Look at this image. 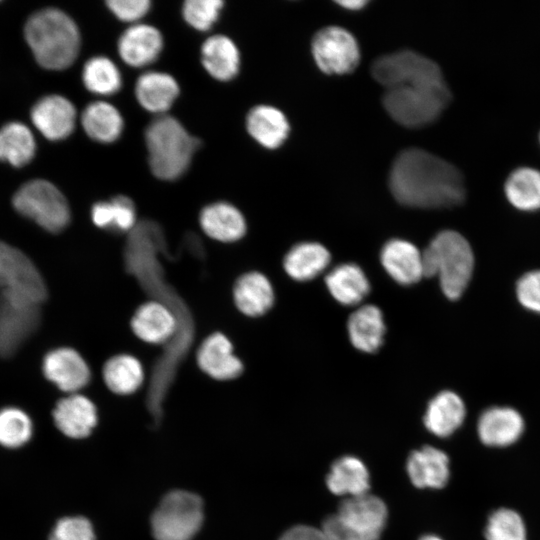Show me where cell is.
<instances>
[{
	"mask_svg": "<svg viewBox=\"0 0 540 540\" xmlns=\"http://www.w3.org/2000/svg\"><path fill=\"white\" fill-rule=\"evenodd\" d=\"M198 220L202 231L210 239L221 243L236 242L246 233L243 214L237 207L225 201L204 206Z\"/></svg>",
	"mask_w": 540,
	"mask_h": 540,
	"instance_id": "ffe728a7",
	"label": "cell"
},
{
	"mask_svg": "<svg viewBox=\"0 0 540 540\" xmlns=\"http://www.w3.org/2000/svg\"><path fill=\"white\" fill-rule=\"evenodd\" d=\"M311 47L317 66L325 73H349L359 63L358 43L344 28L328 26L319 30L312 39Z\"/></svg>",
	"mask_w": 540,
	"mask_h": 540,
	"instance_id": "8fae6325",
	"label": "cell"
},
{
	"mask_svg": "<svg viewBox=\"0 0 540 540\" xmlns=\"http://www.w3.org/2000/svg\"><path fill=\"white\" fill-rule=\"evenodd\" d=\"M484 536L486 540H527V529L517 511L502 507L489 515Z\"/></svg>",
	"mask_w": 540,
	"mask_h": 540,
	"instance_id": "8d00e7d4",
	"label": "cell"
},
{
	"mask_svg": "<svg viewBox=\"0 0 540 540\" xmlns=\"http://www.w3.org/2000/svg\"><path fill=\"white\" fill-rule=\"evenodd\" d=\"M232 295L237 309L248 317L265 314L274 303V291L270 281L256 271L241 275L233 286Z\"/></svg>",
	"mask_w": 540,
	"mask_h": 540,
	"instance_id": "cb8c5ba5",
	"label": "cell"
},
{
	"mask_svg": "<svg viewBox=\"0 0 540 540\" xmlns=\"http://www.w3.org/2000/svg\"><path fill=\"white\" fill-rule=\"evenodd\" d=\"M130 327L141 341L158 345L169 341L177 331V319L164 303L147 301L134 311Z\"/></svg>",
	"mask_w": 540,
	"mask_h": 540,
	"instance_id": "e0dca14e",
	"label": "cell"
},
{
	"mask_svg": "<svg viewBox=\"0 0 540 540\" xmlns=\"http://www.w3.org/2000/svg\"><path fill=\"white\" fill-rule=\"evenodd\" d=\"M371 73L386 89L445 80L436 62L410 50L379 57L374 61Z\"/></svg>",
	"mask_w": 540,
	"mask_h": 540,
	"instance_id": "30bf717a",
	"label": "cell"
},
{
	"mask_svg": "<svg viewBox=\"0 0 540 540\" xmlns=\"http://www.w3.org/2000/svg\"><path fill=\"white\" fill-rule=\"evenodd\" d=\"M516 296L525 309L540 314V269L528 271L518 279Z\"/></svg>",
	"mask_w": 540,
	"mask_h": 540,
	"instance_id": "60d3db41",
	"label": "cell"
},
{
	"mask_svg": "<svg viewBox=\"0 0 540 540\" xmlns=\"http://www.w3.org/2000/svg\"><path fill=\"white\" fill-rule=\"evenodd\" d=\"M92 223L99 229L113 231L115 222V208L110 200H101L94 203L91 207Z\"/></svg>",
	"mask_w": 540,
	"mask_h": 540,
	"instance_id": "7bdbcfd3",
	"label": "cell"
},
{
	"mask_svg": "<svg viewBox=\"0 0 540 540\" xmlns=\"http://www.w3.org/2000/svg\"><path fill=\"white\" fill-rule=\"evenodd\" d=\"M102 377L111 392L130 395L141 387L145 373L141 362L135 356L121 353L106 360L102 367Z\"/></svg>",
	"mask_w": 540,
	"mask_h": 540,
	"instance_id": "f546056e",
	"label": "cell"
},
{
	"mask_svg": "<svg viewBox=\"0 0 540 540\" xmlns=\"http://www.w3.org/2000/svg\"><path fill=\"white\" fill-rule=\"evenodd\" d=\"M389 187L401 204L415 208H449L466 197L461 172L448 161L419 148H409L395 158Z\"/></svg>",
	"mask_w": 540,
	"mask_h": 540,
	"instance_id": "6da1fadb",
	"label": "cell"
},
{
	"mask_svg": "<svg viewBox=\"0 0 540 540\" xmlns=\"http://www.w3.org/2000/svg\"><path fill=\"white\" fill-rule=\"evenodd\" d=\"M223 5L221 0H187L182 5V16L195 30L208 31L219 19Z\"/></svg>",
	"mask_w": 540,
	"mask_h": 540,
	"instance_id": "f35d334b",
	"label": "cell"
},
{
	"mask_svg": "<svg viewBox=\"0 0 540 540\" xmlns=\"http://www.w3.org/2000/svg\"><path fill=\"white\" fill-rule=\"evenodd\" d=\"M85 88L99 96H111L122 87V76L117 65L108 57L98 55L86 61L82 69Z\"/></svg>",
	"mask_w": 540,
	"mask_h": 540,
	"instance_id": "d590c367",
	"label": "cell"
},
{
	"mask_svg": "<svg viewBox=\"0 0 540 540\" xmlns=\"http://www.w3.org/2000/svg\"><path fill=\"white\" fill-rule=\"evenodd\" d=\"M1 294L17 306H38L46 298L44 281L32 261L19 249L0 242Z\"/></svg>",
	"mask_w": 540,
	"mask_h": 540,
	"instance_id": "ba28073f",
	"label": "cell"
},
{
	"mask_svg": "<svg viewBox=\"0 0 540 540\" xmlns=\"http://www.w3.org/2000/svg\"><path fill=\"white\" fill-rule=\"evenodd\" d=\"M134 92L142 108L161 116L173 106L179 96L180 87L176 79L168 73L147 71L137 78Z\"/></svg>",
	"mask_w": 540,
	"mask_h": 540,
	"instance_id": "44dd1931",
	"label": "cell"
},
{
	"mask_svg": "<svg viewBox=\"0 0 540 540\" xmlns=\"http://www.w3.org/2000/svg\"><path fill=\"white\" fill-rule=\"evenodd\" d=\"M76 109L71 101L61 95L41 98L31 110V120L38 131L48 140L59 141L73 132Z\"/></svg>",
	"mask_w": 540,
	"mask_h": 540,
	"instance_id": "9a60e30c",
	"label": "cell"
},
{
	"mask_svg": "<svg viewBox=\"0 0 540 540\" xmlns=\"http://www.w3.org/2000/svg\"><path fill=\"white\" fill-rule=\"evenodd\" d=\"M325 283L331 295L343 305L360 303L370 291L364 272L353 263L336 266L326 275Z\"/></svg>",
	"mask_w": 540,
	"mask_h": 540,
	"instance_id": "4dcf8cb0",
	"label": "cell"
},
{
	"mask_svg": "<svg viewBox=\"0 0 540 540\" xmlns=\"http://www.w3.org/2000/svg\"><path fill=\"white\" fill-rule=\"evenodd\" d=\"M49 540H95L90 521L82 516L64 517L57 521Z\"/></svg>",
	"mask_w": 540,
	"mask_h": 540,
	"instance_id": "ab89813d",
	"label": "cell"
},
{
	"mask_svg": "<svg viewBox=\"0 0 540 540\" xmlns=\"http://www.w3.org/2000/svg\"><path fill=\"white\" fill-rule=\"evenodd\" d=\"M4 305H5V299L2 296H0V315L3 311Z\"/></svg>",
	"mask_w": 540,
	"mask_h": 540,
	"instance_id": "7dc6e473",
	"label": "cell"
},
{
	"mask_svg": "<svg viewBox=\"0 0 540 540\" xmlns=\"http://www.w3.org/2000/svg\"><path fill=\"white\" fill-rule=\"evenodd\" d=\"M279 540H331L322 529L298 525L287 530Z\"/></svg>",
	"mask_w": 540,
	"mask_h": 540,
	"instance_id": "ee69618b",
	"label": "cell"
},
{
	"mask_svg": "<svg viewBox=\"0 0 540 540\" xmlns=\"http://www.w3.org/2000/svg\"><path fill=\"white\" fill-rule=\"evenodd\" d=\"M347 327L352 345L362 352L374 353L383 343L386 327L377 306L364 305L357 309L350 315Z\"/></svg>",
	"mask_w": 540,
	"mask_h": 540,
	"instance_id": "f1b7e54d",
	"label": "cell"
},
{
	"mask_svg": "<svg viewBox=\"0 0 540 540\" xmlns=\"http://www.w3.org/2000/svg\"><path fill=\"white\" fill-rule=\"evenodd\" d=\"M203 502L188 491L175 490L163 497L151 517L156 540H192L203 523Z\"/></svg>",
	"mask_w": 540,
	"mask_h": 540,
	"instance_id": "52a82bcc",
	"label": "cell"
},
{
	"mask_svg": "<svg viewBox=\"0 0 540 540\" xmlns=\"http://www.w3.org/2000/svg\"><path fill=\"white\" fill-rule=\"evenodd\" d=\"M0 294H1V283H0Z\"/></svg>",
	"mask_w": 540,
	"mask_h": 540,
	"instance_id": "c3c4849f",
	"label": "cell"
},
{
	"mask_svg": "<svg viewBox=\"0 0 540 540\" xmlns=\"http://www.w3.org/2000/svg\"><path fill=\"white\" fill-rule=\"evenodd\" d=\"M36 143L30 129L20 122H10L0 129V160L13 166L28 164L34 157Z\"/></svg>",
	"mask_w": 540,
	"mask_h": 540,
	"instance_id": "e575fe53",
	"label": "cell"
},
{
	"mask_svg": "<svg viewBox=\"0 0 540 540\" xmlns=\"http://www.w3.org/2000/svg\"><path fill=\"white\" fill-rule=\"evenodd\" d=\"M381 263L386 272L401 285H412L424 277L422 252L402 239H392L382 248Z\"/></svg>",
	"mask_w": 540,
	"mask_h": 540,
	"instance_id": "7402d4cb",
	"label": "cell"
},
{
	"mask_svg": "<svg viewBox=\"0 0 540 540\" xmlns=\"http://www.w3.org/2000/svg\"><path fill=\"white\" fill-rule=\"evenodd\" d=\"M33 426L28 414L17 407L0 410V445L6 448H19L32 436Z\"/></svg>",
	"mask_w": 540,
	"mask_h": 540,
	"instance_id": "74e56055",
	"label": "cell"
},
{
	"mask_svg": "<svg viewBox=\"0 0 540 540\" xmlns=\"http://www.w3.org/2000/svg\"><path fill=\"white\" fill-rule=\"evenodd\" d=\"M424 277L437 276L443 294L459 299L472 278L474 253L468 240L459 232L438 233L422 252Z\"/></svg>",
	"mask_w": 540,
	"mask_h": 540,
	"instance_id": "277c9868",
	"label": "cell"
},
{
	"mask_svg": "<svg viewBox=\"0 0 540 540\" xmlns=\"http://www.w3.org/2000/svg\"><path fill=\"white\" fill-rule=\"evenodd\" d=\"M406 467L411 482L418 488H443L450 477L448 456L432 446L413 451Z\"/></svg>",
	"mask_w": 540,
	"mask_h": 540,
	"instance_id": "603a6c76",
	"label": "cell"
},
{
	"mask_svg": "<svg viewBox=\"0 0 540 540\" xmlns=\"http://www.w3.org/2000/svg\"><path fill=\"white\" fill-rule=\"evenodd\" d=\"M196 362L205 375L217 381L236 379L244 369L243 363L234 354L232 342L221 332L204 338L197 349Z\"/></svg>",
	"mask_w": 540,
	"mask_h": 540,
	"instance_id": "4fadbf2b",
	"label": "cell"
},
{
	"mask_svg": "<svg viewBox=\"0 0 540 540\" xmlns=\"http://www.w3.org/2000/svg\"><path fill=\"white\" fill-rule=\"evenodd\" d=\"M509 203L522 211L540 209V171L521 167L515 169L504 184Z\"/></svg>",
	"mask_w": 540,
	"mask_h": 540,
	"instance_id": "836d02e7",
	"label": "cell"
},
{
	"mask_svg": "<svg viewBox=\"0 0 540 540\" xmlns=\"http://www.w3.org/2000/svg\"><path fill=\"white\" fill-rule=\"evenodd\" d=\"M387 515L380 498L367 493L351 496L323 521L322 530L331 540H378Z\"/></svg>",
	"mask_w": 540,
	"mask_h": 540,
	"instance_id": "8992f818",
	"label": "cell"
},
{
	"mask_svg": "<svg viewBox=\"0 0 540 540\" xmlns=\"http://www.w3.org/2000/svg\"><path fill=\"white\" fill-rule=\"evenodd\" d=\"M329 251L321 244L303 242L286 254L283 267L297 281H308L319 275L330 263Z\"/></svg>",
	"mask_w": 540,
	"mask_h": 540,
	"instance_id": "1f68e13d",
	"label": "cell"
},
{
	"mask_svg": "<svg viewBox=\"0 0 540 540\" xmlns=\"http://www.w3.org/2000/svg\"><path fill=\"white\" fill-rule=\"evenodd\" d=\"M419 540H443V539L436 535H424Z\"/></svg>",
	"mask_w": 540,
	"mask_h": 540,
	"instance_id": "bcb514c9",
	"label": "cell"
},
{
	"mask_svg": "<svg viewBox=\"0 0 540 540\" xmlns=\"http://www.w3.org/2000/svg\"><path fill=\"white\" fill-rule=\"evenodd\" d=\"M466 406L462 398L453 391H441L428 403L424 425L438 437L452 435L463 424Z\"/></svg>",
	"mask_w": 540,
	"mask_h": 540,
	"instance_id": "d4e9b609",
	"label": "cell"
},
{
	"mask_svg": "<svg viewBox=\"0 0 540 540\" xmlns=\"http://www.w3.org/2000/svg\"><path fill=\"white\" fill-rule=\"evenodd\" d=\"M144 138L150 170L163 181L181 178L201 145L198 138L170 115L153 119L145 129Z\"/></svg>",
	"mask_w": 540,
	"mask_h": 540,
	"instance_id": "3957f363",
	"label": "cell"
},
{
	"mask_svg": "<svg viewBox=\"0 0 540 540\" xmlns=\"http://www.w3.org/2000/svg\"><path fill=\"white\" fill-rule=\"evenodd\" d=\"M246 128L256 142L268 149L282 145L289 133L285 115L269 105L253 107L247 114Z\"/></svg>",
	"mask_w": 540,
	"mask_h": 540,
	"instance_id": "83f0119b",
	"label": "cell"
},
{
	"mask_svg": "<svg viewBox=\"0 0 540 540\" xmlns=\"http://www.w3.org/2000/svg\"><path fill=\"white\" fill-rule=\"evenodd\" d=\"M164 46L161 32L154 26L135 23L120 35L117 51L129 66L141 68L157 60Z\"/></svg>",
	"mask_w": 540,
	"mask_h": 540,
	"instance_id": "2e32d148",
	"label": "cell"
},
{
	"mask_svg": "<svg viewBox=\"0 0 540 540\" xmlns=\"http://www.w3.org/2000/svg\"><path fill=\"white\" fill-rule=\"evenodd\" d=\"M525 431L522 415L508 406L485 409L477 421V435L486 446L502 448L516 443Z\"/></svg>",
	"mask_w": 540,
	"mask_h": 540,
	"instance_id": "5bb4252c",
	"label": "cell"
},
{
	"mask_svg": "<svg viewBox=\"0 0 540 540\" xmlns=\"http://www.w3.org/2000/svg\"><path fill=\"white\" fill-rule=\"evenodd\" d=\"M200 59L206 72L218 81H230L239 72V50L228 36L208 37L201 46Z\"/></svg>",
	"mask_w": 540,
	"mask_h": 540,
	"instance_id": "484cf974",
	"label": "cell"
},
{
	"mask_svg": "<svg viewBox=\"0 0 540 540\" xmlns=\"http://www.w3.org/2000/svg\"><path fill=\"white\" fill-rule=\"evenodd\" d=\"M80 121L86 135L102 144L117 141L124 130V119L120 111L106 101L89 103L83 110Z\"/></svg>",
	"mask_w": 540,
	"mask_h": 540,
	"instance_id": "4316f807",
	"label": "cell"
},
{
	"mask_svg": "<svg viewBox=\"0 0 540 540\" xmlns=\"http://www.w3.org/2000/svg\"><path fill=\"white\" fill-rule=\"evenodd\" d=\"M326 484L336 495L351 497L366 494L369 490V473L358 458L344 456L332 464Z\"/></svg>",
	"mask_w": 540,
	"mask_h": 540,
	"instance_id": "d6a6232c",
	"label": "cell"
},
{
	"mask_svg": "<svg viewBox=\"0 0 540 540\" xmlns=\"http://www.w3.org/2000/svg\"><path fill=\"white\" fill-rule=\"evenodd\" d=\"M44 376L58 389L75 394L88 385L91 370L83 356L70 347L49 351L42 364Z\"/></svg>",
	"mask_w": 540,
	"mask_h": 540,
	"instance_id": "7c38bea8",
	"label": "cell"
},
{
	"mask_svg": "<svg viewBox=\"0 0 540 540\" xmlns=\"http://www.w3.org/2000/svg\"><path fill=\"white\" fill-rule=\"evenodd\" d=\"M451 101L445 80L386 89L383 105L397 123L417 128L435 121Z\"/></svg>",
	"mask_w": 540,
	"mask_h": 540,
	"instance_id": "5b68a950",
	"label": "cell"
},
{
	"mask_svg": "<svg viewBox=\"0 0 540 540\" xmlns=\"http://www.w3.org/2000/svg\"><path fill=\"white\" fill-rule=\"evenodd\" d=\"M39 322L38 306H17L5 300L0 315V357L13 356L35 332Z\"/></svg>",
	"mask_w": 540,
	"mask_h": 540,
	"instance_id": "ac0fdd59",
	"label": "cell"
},
{
	"mask_svg": "<svg viewBox=\"0 0 540 540\" xmlns=\"http://www.w3.org/2000/svg\"><path fill=\"white\" fill-rule=\"evenodd\" d=\"M337 3L343 8H346L349 10H358V9H361L363 6H365L367 4V1L346 0V1H338Z\"/></svg>",
	"mask_w": 540,
	"mask_h": 540,
	"instance_id": "f6af8a7d",
	"label": "cell"
},
{
	"mask_svg": "<svg viewBox=\"0 0 540 540\" xmlns=\"http://www.w3.org/2000/svg\"><path fill=\"white\" fill-rule=\"evenodd\" d=\"M24 35L35 59L46 69H66L79 54V29L73 19L59 9L47 8L31 15Z\"/></svg>",
	"mask_w": 540,
	"mask_h": 540,
	"instance_id": "7a4b0ae2",
	"label": "cell"
},
{
	"mask_svg": "<svg viewBox=\"0 0 540 540\" xmlns=\"http://www.w3.org/2000/svg\"><path fill=\"white\" fill-rule=\"evenodd\" d=\"M53 420L65 436L74 439L85 438L97 424V409L86 396L78 393L70 394L56 403Z\"/></svg>",
	"mask_w": 540,
	"mask_h": 540,
	"instance_id": "d6986e66",
	"label": "cell"
},
{
	"mask_svg": "<svg viewBox=\"0 0 540 540\" xmlns=\"http://www.w3.org/2000/svg\"><path fill=\"white\" fill-rule=\"evenodd\" d=\"M14 208L51 233L64 230L70 222V208L62 192L51 182L35 179L21 186L13 196Z\"/></svg>",
	"mask_w": 540,
	"mask_h": 540,
	"instance_id": "9c48e42d",
	"label": "cell"
},
{
	"mask_svg": "<svg viewBox=\"0 0 540 540\" xmlns=\"http://www.w3.org/2000/svg\"><path fill=\"white\" fill-rule=\"evenodd\" d=\"M106 5L116 18L129 23L143 18L151 8L149 0H108Z\"/></svg>",
	"mask_w": 540,
	"mask_h": 540,
	"instance_id": "b9f144b4",
	"label": "cell"
}]
</instances>
